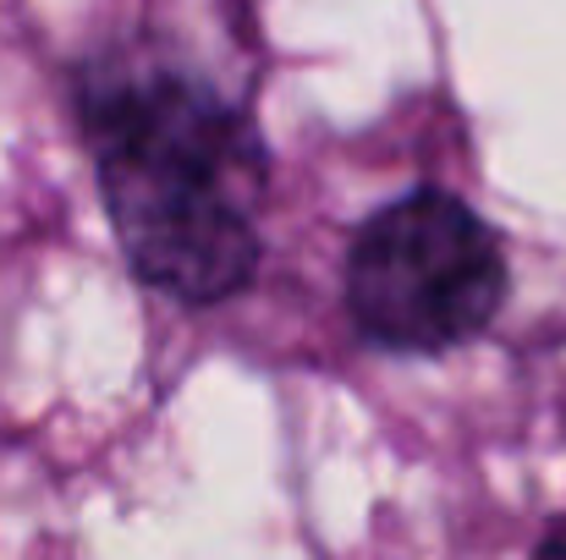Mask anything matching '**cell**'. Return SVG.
I'll use <instances>...</instances> for the list:
<instances>
[{"label": "cell", "mask_w": 566, "mask_h": 560, "mask_svg": "<svg viewBox=\"0 0 566 560\" xmlns=\"http://www.w3.org/2000/svg\"><path fill=\"white\" fill-rule=\"evenodd\" d=\"M99 192L133 275L177 303H220L259 264L264 149L253 127L177 72L83 83Z\"/></svg>", "instance_id": "cell-1"}, {"label": "cell", "mask_w": 566, "mask_h": 560, "mask_svg": "<svg viewBox=\"0 0 566 560\" xmlns=\"http://www.w3.org/2000/svg\"><path fill=\"white\" fill-rule=\"evenodd\" d=\"M506 297L501 236L451 192H407L353 236L347 314L385 352L473 341Z\"/></svg>", "instance_id": "cell-2"}]
</instances>
